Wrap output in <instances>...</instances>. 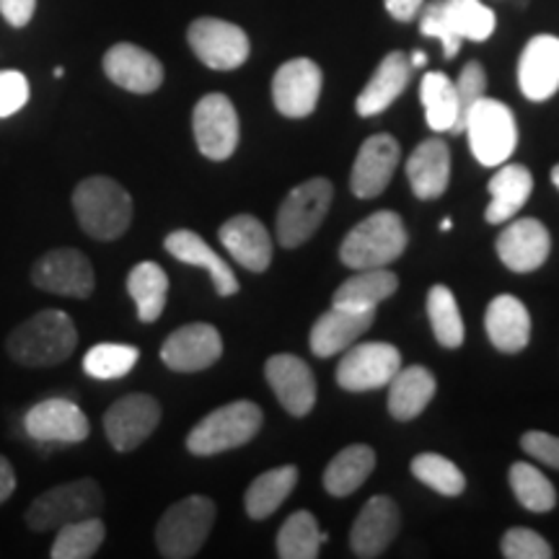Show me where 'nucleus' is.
<instances>
[{
	"label": "nucleus",
	"mask_w": 559,
	"mask_h": 559,
	"mask_svg": "<svg viewBox=\"0 0 559 559\" xmlns=\"http://www.w3.org/2000/svg\"><path fill=\"white\" fill-rule=\"evenodd\" d=\"M79 347V330L70 313L60 309L37 311L21 321L5 340L11 360L26 368H52L66 362Z\"/></svg>",
	"instance_id": "obj_1"
},
{
	"label": "nucleus",
	"mask_w": 559,
	"mask_h": 559,
	"mask_svg": "<svg viewBox=\"0 0 559 559\" xmlns=\"http://www.w3.org/2000/svg\"><path fill=\"white\" fill-rule=\"evenodd\" d=\"M495 11L481 0H432L419 11V32L438 39L443 55L453 60L461 50V41H485L492 37Z\"/></svg>",
	"instance_id": "obj_2"
},
{
	"label": "nucleus",
	"mask_w": 559,
	"mask_h": 559,
	"mask_svg": "<svg viewBox=\"0 0 559 559\" xmlns=\"http://www.w3.org/2000/svg\"><path fill=\"white\" fill-rule=\"evenodd\" d=\"M79 226L96 241L120 239L132 223V198L111 177H88L73 190Z\"/></svg>",
	"instance_id": "obj_3"
},
{
	"label": "nucleus",
	"mask_w": 559,
	"mask_h": 559,
	"mask_svg": "<svg viewBox=\"0 0 559 559\" xmlns=\"http://www.w3.org/2000/svg\"><path fill=\"white\" fill-rule=\"evenodd\" d=\"M407 239V228L400 215L391 210H379L345 236L340 247V260L349 270L386 267L404 254Z\"/></svg>",
	"instance_id": "obj_4"
},
{
	"label": "nucleus",
	"mask_w": 559,
	"mask_h": 559,
	"mask_svg": "<svg viewBox=\"0 0 559 559\" xmlns=\"http://www.w3.org/2000/svg\"><path fill=\"white\" fill-rule=\"evenodd\" d=\"M262 428V409L254 402L239 400L223 404L207 417H202L187 436V451L194 456H215V453L241 449Z\"/></svg>",
	"instance_id": "obj_5"
},
{
	"label": "nucleus",
	"mask_w": 559,
	"mask_h": 559,
	"mask_svg": "<svg viewBox=\"0 0 559 559\" xmlns=\"http://www.w3.org/2000/svg\"><path fill=\"white\" fill-rule=\"evenodd\" d=\"M104 508V492L102 485L96 479L83 477L66 481V485L50 487L47 492H41L39 498H34L26 508V526L37 534L45 531L68 526L73 521L91 519V515H99Z\"/></svg>",
	"instance_id": "obj_6"
},
{
	"label": "nucleus",
	"mask_w": 559,
	"mask_h": 559,
	"mask_svg": "<svg viewBox=\"0 0 559 559\" xmlns=\"http://www.w3.org/2000/svg\"><path fill=\"white\" fill-rule=\"evenodd\" d=\"M215 523V502L205 495L174 502L156 526V547L166 559H190L207 542Z\"/></svg>",
	"instance_id": "obj_7"
},
{
	"label": "nucleus",
	"mask_w": 559,
	"mask_h": 559,
	"mask_svg": "<svg viewBox=\"0 0 559 559\" xmlns=\"http://www.w3.org/2000/svg\"><path fill=\"white\" fill-rule=\"evenodd\" d=\"M464 132L469 138L474 158L481 166H502L519 145V124H515L513 109L487 96H481L466 115Z\"/></svg>",
	"instance_id": "obj_8"
},
{
	"label": "nucleus",
	"mask_w": 559,
	"mask_h": 559,
	"mask_svg": "<svg viewBox=\"0 0 559 559\" xmlns=\"http://www.w3.org/2000/svg\"><path fill=\"white\" fill-rule=\"evenodd\" d=\"M332 198L334 187L324 177H313L290 190L277 210V241L285 249H296L309 241L330 213Z\"/></svg>",
	"instance_id": "obj_9"
},
{
	"label": "nucleus",
	"mask_w": 559,
	"mask_h": 559,
	"mask_svg": "<svg viewBox=\"0 0 559 559\" xmlns=\"http://www.w3.org/2000/svg\"><path fill=\"white\" fill-rule=\"evenodd\" d=\"M198 148L210 160H226L239 148V115L226 94H205L192 111Z\"/></svg>",
	"instance_id": "obj_10"
},
{
	"label": "nucleus",
	"mask_w": 559,
	"mask_h": 559,
	"mask_svg": "<svg viewBox=\"0 0 559 559\" xmlns=\"http://www.w3.org/2000/svg\"><path fill=\"white\" fill-rule=\"evenodd\" d=\"M187 41L202 66L213 70H236L249 60L251 45L241 26L223 19H198L187 29Z\"/></svg>",
	"instance_id": "obj_11"
},
{
	"label": "nucleus",
	"mask_w": 559,
	"mask_h": 559,
	"mask_svg": "<svg viewBox=\"0 0 559 559\" xmlns=\"http://www.w3.org/2000/svg\"><path fill=\"white\" fill-rule=\"evenodd\" d=\"M402 353L389 342H360L345 349L337 366V383L347 391H373L389 386L400 373Z\"/></svg>",
	"instance_id": "obj_12"
},
{
	"label": "nucleus",
	"mask_w": 559,
	"mask_h": 559,
	"mask_svg": "<svg viewBox=\"0 0 559 559\" xmlns=\"http://www.w3.org/2000/svg\"><path fill=\"white\" fill-rule=\"evenodd\" d=\"M34 288L68 298H88L94 293L96 275L88 257L79 249H52L41 254L32 267Z\"/></svg>",
	"instance_id": "obj_13"
},
{
	"label": "nucleus",
	"mask_w": 559,
	"mask_h": 559,
	"mask_svg": "<svg viewBox=\"0 0 559 559\" xmlns=\"http://www.w3.org/2000/svg\"><path fill=\"white\" fill-rule=\"evenodd\" d=\"M160 423V404L151 394H128L104 412V432L115 451L130 453L153 436Z\"/></svg>",
	"instance_id": "obj_14"
},
{
	"label": "nucleus",
	"mask_w": 559,
	"mask_h": 559,
	"mask_svg": "<svg viewBox=\"0 0 559 559\" xmlns=\"http://www.w3.org/2000/svg\"><path fill=\"white\" fill-rule=\"evenodd\" d=\"M321 96V68L309 58L288 60L272 79V102L290 120H304L317 109Z\"/></svg>",
	"instance_id": "obj_15"
},
{
	"label": "nucleus",
	"mask_w": 559,
	"mask_h": 559,
	"mask_svg": "<svg viewBox=\"0 0 559 559\" xmlns=\"http://www.w3.org/2000/svg\"><path fill=\"white\" fill-rule=\"evenodd\" d=\"M24 430L26 436L37 440V443L73 445L88 438L91 425L79 404L62 400V396H52V400L34 404V407L26 412Z\"/></svg>",
	"instance_id": "obj_16"
},
{
	"label": "nucleus",
	"mask_w": 559,
	"mask_h": 559,
	"mask_svg": "<svg viewBox=\"0 0 559 559\" xmlns=\"http://www.w3.org/2000/svg\"><path fill=\"white\" fill-rule=\"evenodd\" d=\"M223 355V337L213 324H187L171 332L160 347V360L177 373H198L218 362Z\"/></svg>",
	"instance_id": "obj_17"
},
{
	"label": "nucleus",
	"mask_w": 559,
	"mask_h": 559,
	"mask_svg": "<svg viewBox=\"0 0 559 559\" xmlns=\"http://www.w3.org/2000/svg\"><path fill=\"white\" fill-rule=\"evenodd\" d=\"M400 143L386 135V132L370 135L360 145L358 158L353 164V177H349V190H353L355 198H379L389 187L391 177H394L396 166H400Z\"/></svg>",
	"instance_id": "obj_18"
},
{
	"label": "nucleus",
	"mask_w": 559,
	"mask_h": 559,
	"mask_svg": "<svg viewBox=\"0 0 559 559\" xmlns=\"http://www.w3.org/2000/svg\"><path fill=\"white\" fill-rule=\"evenodd\" d=\"M400 534V508L386 495L370 498L349 531V549L355 557L373 559L389 549Z\"/></svg>",
	"instance_id": "obj_19"
},
{
	"label": "nucleus",
	"mask_w": 559,
	"mask_h": 559,
	"mask_svg": "<svg viewBox=\"0 0 559 559\" xmlns=\"http://www.w3.org/2000/svg\"><path fill=\"white\" fill-rule=\"evenodd\" d=\"M102 66L107 79L130 94H153L164 83V66L156 55L130 41L109 47Z\"/></svg>",
	"instance_id": "obj_20"
},
{
	"label": "nucleus",
	"mask_w": 559,
	"mask_h": 559,
	"mask_svg": "<svg viewBox=\"0 0 559 559\" xmlns=\"http://www.w3.org/2000/svg\"><path fill=\"white\" fill-rule=\"evenodd\" d=\"M267 383L293 417H306L317 404V379H313L309 362L296 355H272L264 366Z\"/></svg>",
	"instance_id": "obj_21"
},
{
	"label": "nucleus",
	"mask_w": 559,
	"mask_h": 559,
	"mask_svg": "<svg viewBox=\"0 0 559 559\" xmlns=\"http://www.w3.org/2000/svg\"><path fill=\"white\" fill-rule=\"evenodd\" d=\"M519 86L531 102H547L559 91V37L528 39L519 60Z\"/></svg>",
	"instance_id": "obj_22"
},
{
	"label": "nucleus",
	"mask_w": 559,
	"mask_h": 559,
	"mask_svg": "<svg viewBox=\"0 0 559 559\" xmlns=\"http://www.w3.org/2000/svg\"><path fill=\"white\" fill-rule=\"evenodd\" d=\"M551 236L547 226L536 218H519L508 223L498 236V257L508 270L534 272L549 260Z\"/></svg>",
	"instance_id": "obj_23"
},
{
	"label": "nucleus",
	"mask_w": 559,
	"mask_h": 559,
	"mask_svg": "<svg viewBox=\"0 0 559 559\" xmlns=\"http://www.w3.org/2000/svg\"><path fill=\"white\" fill-rule=\"evenodd\" d=\"M376 319V309H349V306H332L324 317H319L311 330V353L319 358L345 353L349 345L358 342L360 334L370 330Z\"/></svg>",
	"instance_id": "obj_24"
},
{
	"label": "nucleus",
	"mask_w": 559,
	"mask_h": 559,
	"mask_svg": "<svg viewBox=\"0 0 559 559\" xmlns=\"http://www.w3.org/2000/svg\"><path fill=\"white\" fill-rule=\"evenodd\" d=\"M164 249L169 251L174 260L205 270L210 280H213L215 293H218L221 298L236 296V293H239V280L234 275V267H230L221 254H215V251L207 247V241L202 239L200 234H194V230H171L164 239Z\"/></svg>",
	"instance_id": "obj_25"
},
{
	"label": "nucleus",
	"mask_w": 559,
	"mask_h": 559,
	"mask_svg": "<svg viewBox=\"0 0 559 559\" xmlns=\"http://www.w3.org/2000/svg\"><path fill=\"white\" fill-rule=\"evenodd\" d=\"M218 239L230 257L249 272H264L272 262V239L254 215H234L223 223Z\"/></svg>",
	"instance_id": "obj_26"
},
{
	"label": "nucleus",
	"mask_w": 559,
	"mask_h": 559,
	"mask_svg": "<svg viewBox=\"0 0 559 559\" xmlns=\"http://www.w3.org/2000/svg\"><path fill=\"white\" fill-rule=\"evenodd\" d=\"M407 179L419 200H436L449 190L451 151L445 140L428 138L407 158Z\"/></svg>",
	"instance_id": "obj_27"
},
{
	"label": "nucleus",
	"mask_w": 559,
	"mask_h": 559,
	"mask_svg": "<svg viewBox=\"0 0 559 559\" xmlns=\"http://www.w3.org/2000/svg\"><path fill=\"white\" fill-rule=\"evenodd\" d=\"M412 79V62L404 52H389L386 58L379 62L373 79L368 81V86L362 88V94L355 102L360 117H373L386 111L407 88Z\"/></svg>",
	"instance_id": "obj_28"
},
{
	"label": "nucleus",
	"mask_w": 559,
	"mask_h": 559,
	"mask_svg": "<svg viewBox=\"0 0 559 559\" xmlns=\"http://www.w3.org/2000/svg\"><path fill=\"white\" fill-rule=\"evenodd\" d=\"M485 330L489 342L500 353H521V349H526L531 340V313L523 306V300L502 293V296L489 300Z\"/></svg>",
	"instance_id": "obj_29"
},
{
	"label": "nucleus",
	"mask_w": 559,
	"mask_h": 559,
	"mask_svg": "<svg viewBox=\"0 0 559 559\" xmlns=\"http://www.w3.org/2000/svg\"><path fill=\"white\" fill-rule=\"evenodd\" d=\"M487 187L492 200H489L485 218L492 226H500V223L515 218L526 205L531 192H534V177L526 166L502 164V169L489 179Z\"/></svg>",
	"instance_id": "obj_30"
},
{
	"label": "nucleus",
	"mask_w": 559,
	"mask_h": 559,
	"mask_svg": "<svg viewBox=\"0 0 559 559\" xmlns=\"http://www.w3.org/2000/svg\"><path fill=\"white\" fill-rule=\"evenodd\" d=\"M436 396V376L423 366L400 368L389 383V412L400 423L419 417Z\"/></svg>",
	"instance_id": "obj_31"
},
{
	"label": "nucleus",
	"mask_w": 559,
	"mask_h": 559,
	"mask_svg": "<svg viewBox=\"0 0 559 559\" xmlns=\"http://www.w3.org/2000/svg\"><path fill=\"white\" fill-rule=\"evenodd\" d=\"M400 288V277L386 267L355 270L353 277L334 290V306H349V309H379L381 300L391 298Z\"/></svg>",
	"instance_id": "obj_32"
},
{
	"label": "nucleus",
	"mask_w": 559,
	"mask_h": 559,
	"mask_svg": "<svg viewBox=\"0 0 559 559\" xmlns=\"http://www.w3.org/2000/svg\"><path fill=\"white\" fill-rule=\"evenodd\" d=\"M376 469V453L370 445L355 443L340 451L337 456L330 461L324 472V487L334 498H347L355 489L362 487L370 474Z\"/></svg>",
	"instance_id": "obj_33"
},
{
	"label": "nucleus",
	"mask_w": 559,
	"mask_h": 559,
	"mask_svg": "<svg viewBox=\"0 0 559 559\" xmlns=\"http://www.w3.org/2000/svg\"><path fill=\"white\" fill-rule=\"evenodd\" d=\"M128 293L138 306V319L143 324L158 321L169 298V277L156 262H140L128 275Z\"/></svg>",
	"instance_id": "obj_34"
},
{
	"label": "nucleus",
	"mask_w": 559,
	"mask_h": 559,
	"mask_svg": "<svg viewBox=\"0 0 559 559\" xmlns=\"http://www.w3.org/2000/svg\"><path fill=\"white\" fill-rule=\"evenodd\" d=\"M298 485V469L296 466H277V469L264 472L251 481L247 489V513L249 519L254 521H264L270 519L275 510L288 500V495L296 489Z\"/></svg>",
	"instance_id": "obj_35"
},
{
	"label": "nucleus",
	"mask_w": 559,
	"mask_h": 559,
	"mask_svg": "<svg viewBox=\"0 0 559 559\" xmlns=\"http://www.w3.org/2000/svg\"><path fill=\"white\" fill-rule=\"evenodd\" d=\"M419 99H423L428 128L436 132H451L459 115L456 83L445 73H425L423 83H419Z\"/></svg>",
	"instance_id": "obj_36"
},
{
	"label": "nucleus",
	"mask_w": 559,
	"mask_h": 559,
	"mask_svg": "<svg viewBox=\"0 0 559 559\" xmlns=\"http://www.w3.org/2000/svg\"><path fill=\"white\" fill-rule=\"evenodd\" d=\"M330 536L321 534L319 523L309 510H298L288 515V521L280 526L277 534V557L283 559H317Z\"/></svg>",
	"instance_id": "obj_37"
},
{
	"label": "nucleus",
	"mask_w": 559,
	"mask_h": 559,
	"mask_svg": "<svg viewBox=\"0 0 559 559\" xmlns=\"http://www.w3.org/2000/svg\"><path fill=\"white\" fill-rule=\"evenodd\" d=\"M104 539H107V526H104L99 515L73 521L68 523V526L58 528L50 557L52 559H91L96 551H99Z\"/></svg>",
	"instance_id": "obj_38"
},
{
	"label": "nucleus",
	"mask_w": 559,
	"mask_h": 559,
	"mask_svg": "<svg viewBox=\"0 0 559 559\" xmlns=\"http://www.w3.org/2000/svg\"><path fill=\"white\" fill-rule=\"evenodd\" d=\"M428 317H430L432 334H436L440 345L449 349L464 345V337H466L464 319H461L456 298H453V293L445 288V285H432L430 288Z\"/></svg>",
	"instance_id": "obj_39"
},
{
	"label": "nucleus",
	"mask_w": 559,
	"mask_h": 559,
	"mask_svg": "<svg viewBox=\"0 0 559 559\" xmlns=\"http://www.w3.org/2000/svg\"><path fill=\"white\" fill-rule=\"evenodd\" d=\"M510 487H513L515 500L531 513H549L557 506L555 485L526 461H515L510 466Z\"/></svg>",
	"instance_id": "obj_40"
},
{
	"label": "nucleus",
	"mask_w": 559,
	"mask_h": 559,
	"mask_svg": "<svg viewBox=\"0 0 559 559\" xmlns=\"http://www.w3.org/2000/svg\"><path fill=\"white\" fill-rule=\"evenodd\" d=\"M140 360V349L132 345H117V342H102L94 345L83 358V370L96 381L124 379L135 362Z\"/></svg>",
	"instance_id": "obj_41"
},
{
	"label": "nucleus",
	"mask_w": 559,
	"mask_h": 559,
	"mask_svg": "<svg viewBox=\"0 0 559 559\" xmlns=\"http://www.w3.org/2000/svg\"><path fill=\"white\" fill-rule=\"evenodd\" d=\"M412 474H415L423 485L445 495V498H456V495L464 492L466 487L464 472H461L451 459L440 456V453H419V456L412 459Z\"/></svg>",
	"instance_id": "obj_42"
},
{
	"label": "nucleus",
	"mask_w": 559,
	"mask_h": 559,
	"mask_svg": "<svg viewBox=\"0 0 559 559\" xmlns=\"http://www.w3.org/2000/svg\"><path fill=\"white\" fill-rule=\"evenodd\" d=\"M485 91H487V73H485V68H481V62H477V60L466 62L464 70H461L459 81H456L459 115H456V124L451 128L453 135H461V132H464L466 115H469L474 104L485 96Z\"/></svg>",
	"instance_id": "obj_43"
},
{
	"label": "nucleus",
	"mask_w": 559,
	"mask_h": 559,
	"mask_svg": "<svg viewBox=\"0 0 559 559\" xmlns=\"http://www.w3.org/2000/svg\"><path fill=\"white\" fill-rule=\"evenodd\" d=\"M500 549H502V557H508V559H551L555 557V549H551V544L544 539L542 534H536V531L523 528V526L508 528V534L502 536V542H500Z\"/></svg>",
	"instance_id": "obj_44"
},
{
	"label": "nucleus",
	"mask_w": 559,
	"mask_h": 559,
	"mask_svg": "<svg viewBox=\"0 0 559 559\" xmlns=\"http://www.w3.org/2000/svg\"><path fill=\"white\" fill-rule=\"evenodd\" d=\"M29 102V81L21 70H0V120L16 115Z\"/></svg>",
	"instance_id": "obj_45"
},
{
	"label": "nucleus",
	"mask_w": 559,
	"mask_h": 559,
	"mask_svg": "<svg viewBox=\"0 0 559 559\" xmlns=\"http://www.w3.org/2000/svg\"><path fill=\"white\" fill-rule=\"evenodd\" d=\"M521 449L528 453L531 459L542 461V464L551 466L559 472V438L549 436L544 430H531L521 438Z\"/></svg>",
	"instance_id": "obj_46"
},
{
	"label": "nucleus",
	"mask_w": 559,
	"mask_h": 559,
	"mask_svg": "<svg viewBox=\"0 0 559 559\" xmlns=\"http://www.w3.org/2000/svg\"><path fill=\"white\" fill-rule=\"evenodd\" d=\"M37 11V0H0V16H3L13 29L26 26Z\"/></svg>",
	"instance_id": "obj_47"
},
{
	"label": "nucleus",
	"mask_w": 559,
	"mask_h": 559,
	"mask_svg": "<svg viewBox=\"0 0 559 559\" xmlns=\"http://www.w3.org/2000/svg\"><path fill=\"white\" fill-rule=\"evenodd\" d=\"M386 3V11L396 21H415L423 11L425 0H383Z\"/></svg>",
	"instance_id": "obj_48"
},
{
	"label": "nucleus",
	"mask_w": 559,
	"mask_h": 559,
	"mask_svg": "<svg viewBox=\"0 0 559 559\" xmlns=\"http://www.w3.org/2000/svg\"><path fill=\"white\" fill-rule=\"evenodd\" d=\"M16 492V472L13 464L5 456H0V506L5 500H11V495Z\"/></svg>",
	"instance_id": "obj_49"
},
{
	"label": "nucleus",
	"mask_w": 559,
	"mask_h": 559,
	"mask_svg": "<svg viewBox=\"0 0 559 559\" xmlns=\"http://www.w3.org/2000/svg\"><path fill=\"white\" fill-rule=\"evenodd\" d=\"M412 68H419V66H425V62H428V58H425V52H415V55H412Z\"/></svg>",
	"instance_id": "obj_50"
},
{
	"label": "nucleus",
	"mask_w": 559,
	"mask_h": 559,
	"mask_svg": "<svg viewBox=\"0 0 559 559\" xmlns=\"http://www.w3.org/2000/svg\"><path fill=\"white\" fill-rule=\"evenodd\" d=\"M551 181H555V187L559 190V164L551 169Z\"/></svg>",
	"instance_id": "obj_51"
},
{
	"label": "nucleus",
	"mask_w": 559,
	"mask_h": 559,
	"mask_svg": "<svg viewBox=\"0 0 559 559\" xmlns=\"http://www.w3.org/2000/svg\"><path fill=\"white\" fill-rule=\"evenodd\" d=\"M440 228H443V230H451V228H453V223H451V218H445L443 223H440Z\"/></svg>",
	"instance_id": "obj_52"
},
{
	"label": "nucleus",
	"mask_w": 559,
	"mask_h": 559,
	"mask_svg": "<svg viewBox=\"0 0 559 559\" xmlns=\"http://www.w3.org/2000/svg\"><path fill=\"white\" fill-rule=\"evenodd\" d=\"M513 3H515V9H526L528 0H513Z\"/></svg>",
	"instance_id": "obj_53"
}]
</instances>
